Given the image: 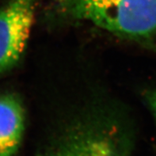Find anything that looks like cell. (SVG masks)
Wrapping results in <instances>:
<instances>
[{
	"label": "cell",
	"mask_w": 156,
	"mask_h": 156,
	"mask_svg": "<svg viewBox=\"0 0 156 156\" xmlns=\"http://www.w3.org/2000/svg\"><path fill=\"white\" fill-rule=\"evenodd\" d=\"M36 0H9L0 10V76L22 58L31 34Z\"/></svg>",
	"instance_id": "obj_3"
},
{
	"label": "cell",
	"mask_w": 156,
	"mask_h": 156,
	"mask_svg": "<svg viewBox=\"0 0 156 156\" xmlns=\"http://www.w3.org/2000/svg\"><path fill=\"white\" fill-rule=\"evenodd\" d=\"M56 15L136 41L156 36V0H52Z\"/></svg>",
	"instance_id": "obj_1"
},
{
	"label": "cell",
	"mask_w": 156,
	"mask_h": 156,
	"mask_svg": "<svg viewBox=\"0 0 156 156\" xmlns=\"http://www.w3.org/2000/svg\"><path fill=\"white\" fill-rule=\"evenodd\" d=\"M26 129L23 104L13 94L0 95V156H16Z\"/></svg>",
	"instance_id": "obj_4"
},
{
	"label": "cell",
	"mask_w": 156,
	"mask_h": 156,
	"mask_svg": "<svg viewBox=\"0 0 156 156\" xmlns=\"http://www.w3.org/2000/svg\"><path fill=\"white\" fill-rule=\"evenodd\" d=\"M37 156H133V143L117 124L88 119L59 131Z\"/></svg>",
	"instance_id": "obj_2"
},
{
	"label": "cell",
	"mask_w": 156,
	"mask_h": 156,
	"mask_svg": "<svg viewBox=\"0 0 156 156\" xmlns=\"http://www.w3.org/2000/svg\"><path fill=\"white\" fill-rule=\"evenodd\" d=\"M148 103L153 113L156 117V90L152 91L148 96Z\"/></svg>",
	"instance_id": "obj_5"
}]
</instances>
